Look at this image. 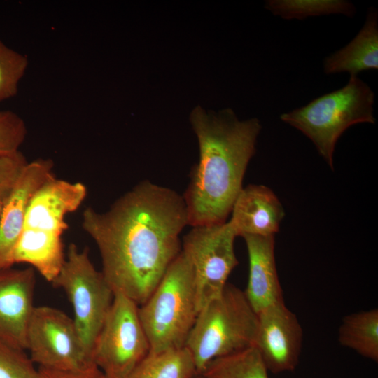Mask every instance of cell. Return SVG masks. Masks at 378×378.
Masks as SVG:
<instances>
[{
  "instance_id": "1",
  "label": "cell",
  "mask_w": 378,
  "mask_h": 378,
  "mask_svg": "<svg viewBox=\"0 0 378 378\" xmlns=\"http://www.w3.org/2000/svg\"><path fill=\"white\" fill-rule=\"evenodd\" d=\"M188 225L183 195L147 180L106 211L88 207L82 217V227L98 247L102 273L113 293L139 306L180 254V234Z\"/></svg>"
},
{
  "instance_id": "2",
  "label": "cell",
  "mask_w": 378,
  "mask_h": 378,
  "mask_svg": "<svg viewBox=\"0 0 378 378\" xmlns=\"http://www.w3.org/2000/svg\"><path fill=\"white\" fill-rule=\"evenodd\" d=\"M190 120L200 153L182 195L188 225L223 223L243 188L262 126L256 118L239 120L231 108L206 112L197 106Z\"/></svg>"
},
{
  "instance_id": "3",
  "label": "cell",
  "mask_w": 378,
  "mask_h": 378,
  "mask_svg": "<svg viewBox=\"0 0 378 378\" xmlns=\"http://www.w3.org/2000/svg\"><path fill=\"white\" fill-rule=\"evenodd\" d=\"M88 195L80 182L55 175L34 192L14 251L15 263H28L52 283L64 262L62 236L68 228L66 217L76 211Z\"/></svg>"
},
{
  "instance_id": "4",
  "label": "cell",
  "mask_w": 378,
  "mask_h": 378,
  "mask_svg": "<svg viewBox=\"0 0 378 378\" xmlns=\"http://www.w3.org/2000/svg\"><path fill=\"white\" fill-rule=\"evenodd\" d=\"M258 314L244 290L227 283L197 313L185 342L197 372L212 360L254 346Z\"/></svg>"
},
{
  "instance_id": "5",
  "label": "cell",
  "mask_w": 378,
  "mask_h": 378,
  "mask_svg": "<svg viewBox=\"0 0 378 378\" xmlns=\"http://www.w3.org/2000/svg\"><path fill=\"white\" fill-rule=\"evenodd\" d=\"M138 312L149 352L184 346L198 310L192 269L182 251Z\"/></svg>"
},
{
  "instance_id": "6",
  "label": "cell",
  "mask_w": 378,
  "mask_h": 378,
  "mask_svg": "<svg viewBox=\"0 0 378 378\" xmlns=\"http://www.w3.org/2000/svg\"><path fill=\"white\" fill-rule=\"evenodd\" d=\"M374 101L370 86L358 76H350L343 88L284 113L280 119L306 135L332 167L335 145L344 132L357 123L375 122Z\"/></svg>"
},
{
  "instance_id": "7",
  "label": "cell",
  "mask_w": 378,
  "mask_h": 378,
  "mask_svg": "<svg viewBox=\"0 0 378 378\" xmlns=\"http://www.w3.org/2000/svg\"><path fill=\"white\" fill-rule=\"evenodd\" d=\"M52 284L66 293L78 333L92 358L94 344L113 300L112 289L91 262L88 249L80 251L74 244L69 245L64 262Z\"/></svg>"
},
{
  "instance_id": "8",
  "label": "cell",
  "mask_w": 378,
  "mask_h": 378,
  "mask_svg": "<svg viewBox=\"0 0 378 378\" xmlns=\"http://www.w3.org/2000/svg\"><path fill=\"white\" fill-rule=\"evenodd\" d=\"M27 343L29 358L38 368L76 375L99 370L85 349L73 318L58 309L34 307Z\"/></svg>"
},
{
  "instance_id": "9",
  "label": "cell",
  "mask_w": 378,
  "mask_h": 378,
  "mask_svg": "<svg viewBox=\"0 0 378 378\" xmlns=\"http://www.w3.org/2000/svg\"><path fill=\"white\" fill-rule=\"evenodd\" d=\"M138 308L130 298L114 293L92 351L94 364L109 378H127L150 351Z\"/></svg>"
},
{
  "instance_id": "10",
  "label": "cell",
  "mask_w": 378,
  "mask_h": 378,
  "mask_svg": "<svg viewBox=\"0 0 378 378\" xmlns=\"http://www.w3.org/2000/svg\"><path fill=\"white\" fill-rule=\"evenodd\" d=\"M236 237L230 221L192 226L183 237L181 251L192 269L198 312L220 295L238 265Z\"/></svg>"
},
{
  "instance_id": "11",
  "label": "cell",
  "mask_w": 378,
  "mask_h": 378,
  "mask_svg": "<svg viewBox=\"0 0 378 378\" xmlns=\"http://www.w3.org/2000/svg\"><path fill=\"white\" fill-rule=\"evenodd\" d=\"M258 314L254 346L269 372L293 371L298 366L303 332L297 316L284 301L274 304Z\"/></svg>"
},
{
  "instance_id": "12",
  "label": "cell",
  "mask_w": 378,
  "mask_h": 378,
  "mask_svg": "<svg viewBox=\"0 0 378 378\" xmlns=\"http://www.w3.org/2000/svg\"><path fill=\"white\" fill-rule=\"evenodd\" d=\"M34 269L0 270V342L20 350L27 348V333L34 308Z\"/></svg>"
},
{
  "instance_id": "13",
  "label": "cell",
  "mask_w": 378,
  "mask_h": 378,
  "mask_svg": "<svg viewBox=\"0 0 378 378\" xmlns=\"http://www.w3.org/2000/svg\"><path fill=\"white\" fill-rule=\"evenodd\" d=\"M51 159L28 162L10 195L5 200L0 218V270L12 267L14 251L21 234L25 214L34 192L53 174Z\"/></svg>"
},
{
  "instance_id": "14",
  "label": "cell",
  "mask_w": 378,
  "mask_h": 378,
  "mask_svg": "<svg viewBox=\"0 0 378 378\" xmlns=\"http://www.w3.org/2000/svg\"><path fill=\"white\" fill-rule=\"evenodd\" d=\"M229 220L237 236L274 235L285 213L274 192L264 185L242 188L231 211Z\"/></svg>"
},
{
  "instance_id": "15",
  "label": "cell",
  "mask_w": 378,
  "mask_h": 378,
  "mask_svg": "<svg viewBox=\"0 0 378 378\" xmlns=\"http://www.w3.org/2000/svg\"><path fill=\"white\" fill-rule=\"evenodd\" d=\"M249 274L246 297L256 314L267 307L284 302L275 255L274 235H245Z\"/></svg>"
},
{
  "instance_id": "16",
  "label": "cell",
  "mask_w": 378,
  "mask_h": 378,
  "mask_svg": "<svg viewBox=\"0 0 378 378\" xmlns=\"http://www.w3.org/2000/svg\"><path fill=\"white\" fill-rule=\"evenodd\" d=\"M378 69V14L368 10L364 25L346 46L327 57L323 62L326 74L346 72L350 76Z\"/></svg>"
},
{
  "instance_id": "17",
  "label": "cell",
  "mask_w": 378,
  "mask_h": 378,
  "mask_svg": "<svg viewBox=\"0 0 378 378\" xmlns=\"http://www.w3.org/2000/svg\"><path fill=\"white\" fill-rule=\"evenodd\" d=\"M338 340L360 356L378 361V309L352 313L342 319Z\"/></svg>"
},
{
  "instance_id": "18",
  "label": "cell",
  "mask_w": 378,
  "mask_h": 378,
  "mask_svg": "<svg viewBox=\"0 0 378 378\" xmlns=\"http://www.w3.org/2000/svg\"><path fill=\"white\" fill-rule=\"evenodd\" d=\"M197 374L192 358L183 346L149 352L127 378H194Z\"/></svg>"
},
{
  "instance_id": "19",
  "label": "cell",
  "mask_w": 378,
  "mask_h": 378,
  "mask_svg": "<svg viewBox=\"0 0 378 378\" xmlns=\"http://www.w3.org/2000/svg\"><path fill=\"white\" fill-rule=\"evenodd\" d=\"M268 370L255 346L216 358L200 374L204 378H269Z\"/></svg>"
},
{
  "instance_id": "20",
  "label": "cell",
  "mask_w": 378,
  "mask_h": 378,
  "mask_svg": "<svg viewBox=\"0 0 378 378\" xmlns=\"http://www.w3.org/2000/svg\"><path fill=\"white\" fill-rule=\"evenodd\" d=\"M265 7L273 15L286 20L331 14L353 17L356 13L354 5L343 0H268Z\"/></svg>"
},
{
  "instance_id": "21",
  "label": "cell",
  "mask_w": 378,
  "mask_h": 378,
  "mask_svg": "<svg viewBox=\"0 0 378 378\" xmlns=\"http://www.w3.org/2000/svg\"><path fill=\"white\" fill-rule=\"evenodd\" d=\"M28 66V58L0 40V102L15 97Z\"/></svg>"
},
{
  "instance_id": "22",
  "label": "cell",
  "mask_w": 378,
  "mask_h": 378,
  "mask_svg": "<svg viewBox=\"0 0 378 378\" xmlns=\"http://www.w3.org/2000/svg\"><path fill=\"white\" fill-rule=\"evenodd\" d=\"M0 378H40L24 351L0 342Z\"/></svg>"
},
{
  "instance_id": "23",
  "label": "cell",
  "mask_w": 378,
  "mask_h": 378,
  "mask_svg": "<svg viewBox=\"0 0 378 378\" xmlns=\"http://www.w3.org/2000/svg\"><path fill=\"white\" fill-rule=\"evenodd\" d=\"M27 134L25 122L19 115L10 110L0 111V155L20 151Z\"/></svg>"
},
{
  "instance_id": "24",
  "label": "cell",
  "mask_w": 378,
  "mask_h": 378,
  "mask_svg": "<svg viewBox=\"0 0 378 378\" xmlns=\"http://www.w3.org/2000/svg\"><path fill=\"white\" fill-rule=\"evenodd\" d=\"M27 163L21 151L0 155V199H7Z\"/></svg>"
},
{
  "instance_id": "25",
  "label": "cell",
  "mask_w": 378,
  "mask_h": 378,
  "mask_svg": "<svg viewBox=\"0 0 378 378\" xmlns=\"http://www.w3.org/2000/svg\"><path fill=\"white\" fill-rule=\"evenodd\" d=\"M40 378H96L97 373L85 375H76L66 373H62L42 368L38 369Z\"/></svg>"
},
{
  "instance_id": "26",
  "label": "cell",
  "mask_w": 378,
  "mask_h": 378,
  "mask_svg": "<svg viewBox=\"0 0 378 378\" xmlns=\"http://www.w3.org/2000/svg\"><path fill=\"white\" fill-rule=\"evenodd\" d=\"M4 202H5L4 200L0 199V218H1V211H2V209H3Z\"/></svg>"
},
{
  "instance_id": "27",
  "label": "cell",
  "mask_w": 378,
  "mask_h": 378,
  "mask_svg": "<svg viewBox=\"0 0 378 378\" xmlns=\"http://www.w3.org/2000/svg\"><path fill=\"white\" fill-rule=\"evenodd\" d=\"M96 378H109L104 374L102 372L97 375Z\"/></svg>"
},
{
  "instance_id": "28",
  "label": "cell",
  "mask_w": 378,
  "mask_h": 378,
  "mask_svg": "<svg viewBox=\"0 0 378 378\" xmlns=\"http://www.w3.org/2000/svg\"><path fill=\"white\" fill-rule=\"evenodd\" d=\"M194 378H204L200 374H197Z\"/></svg>"
}]
</instances>
